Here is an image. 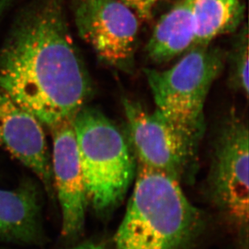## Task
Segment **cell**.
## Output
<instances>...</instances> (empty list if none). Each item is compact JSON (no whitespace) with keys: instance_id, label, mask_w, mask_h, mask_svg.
I'll use <instances>...</instances> for the list:
<instances>
[{"instance_id":"1","label":"cell","mask_w":249,"mask_h":249,"mask_svg":"<svg viewBox=\"0 0 249 249\" xmlns=\"http://www.w3.org/2000/svg\"><path fill=\"white\" fill-rule=\"evenodd\" d=\"M65 5L31 0L0 49V88L50 129L73 120L93 90Z\"/></svg>"},{"instance_id":"2","label":"cell","mask_w":249,"mask_h":249,"mask_svg":"<svg viewBox=\"0 0 249 249\" xmlns=\"http://www.w3.org/2000/svg\"><path fill=\"white\" fill-rule=\"evenodd\" d=\"M202 227L201 213L186 197L180 181L139 166L114 241L116 249H186Z\"/></svg>"},{"instance_id":"3","label":"cell","mask_w":249,"mask_h":249,"mask_svg":"<svg viewBox=\"0 0 249 249\" xmlns=\"http://www.w3.org/2000/svg\"><path fill=\"white\" fill-rule=\"evenodd\" d=\"M225 59L218 48L195 45L171 68L143 70L156 110L181 139L195 168L206 130L205 104L212 84L223 70Z\"/></svg>"},{"instance_id":"4","label":"cell","mask_w":249,"mask_h":249,"mask_svg":"<svg viewBox=\"0 0 249 249\" xmlns=\"http://www.w3.org/2000/svg\"><path fill=\"white\" fill-rule=\"evenodd\" d=\"M88 205L100 214L123 202L134 178L124 137L104 113L84 106L73 120Z\"/></svg>"},{"instance_id":"5","label":"cell","mask_w":249,"mask_h":249,"mask_svg":"<svg viewBox=\"0 0 249 249\" xmlns=\"http://www.w3.org/2000/svg\"><path fill=\"white\" fill-rule=\"evenodd\" d=\"M249 149L247 124L231 113L214 140L207 189L217 209L245 237L249 218Z\"/></svg>"},{"instance_id":"6","label":"cell","mask_w":249,"mask_h":249,"mask_svg":"<svg viewBox=\"0 0 249 249\" xmlns=\"http://www.w3.org/2000/svg\"><path fill=\"white\" fill-rule=\"evenodd\" d=\"M78 35L99 61L125 73H132L139 33V18L121 0H71Z\"/></svg>"},{"instance_id":"7","label":"cell","mask_w":249,"mask_h":249,"mask_svg":"<svg viewBox=\"0 0 249 249\" xmlns=\"http://www.w3.org/2000/svg\"><path fill=\"white\" fill-rule=\"evenodd\" d=\"M122 104L139 166L166 174L181 183L191 181L196 168L165 118L132 99L125 98Z\"/></svg>"},{"instance_id":"8","label":"cell","mask_w":249,"mask_h":249,"mask_svg":"<svg viewBox=\"0 0 249 249\" xmlns=\"http://www.w3.org/2000/svg\"><path fill=\"white\" fill-rule=\"evenodd\" d=\"M50 130L53 178L61 207V235L74 240L84 230L88 201L73 120Z\"/></svg>"},{"instance_id":"9","label":"cell","mask_w":249,"mask_h":249,"mask_svg":"<svg viewBox=\"0 0 249 249\" xmlns=\"http://www.w3.org/2000/svg\"><path fill=\"white\" fill-rule=\"evenodd\" d=\"M0 147L31 169L52 193V160L43 124L1 88Z\"/></svg>"},{"instance_id":"10","label":"cell","mask_w":249,"mask_h":249,"mask_svg":"<svg viewBox=\"0 0 249 249\" xmlns=\"http://www.w3.org/2000/svg\"><path fill=\"white\" fill-rule=\"evenodd\" d=\"M43 238L37 191L30 186L0 189V240L36 244Z\"/></svg>"},{"instance_id":"11","label":"cell","mask_w":249,"mask_h":249,"mask_svg":"<svg viewBox=\"0 0 249 249\" xmlns=\"http://www.w3.org/2000/svg\"><path fill=\"white\" fill-rule=\"evenodd\" d=\"M195 45L193 0H179L156 24L146 46L151 61H170Z\"/></svg>"},{"instance_id":"12","label":"cell","mask_w":249,"mask_h":249,"mask_svg":"<svg viewBox=\"0 0 249 249\" xmlns=\"http://www.w3.org/2000/svg\"><path fill=\"white\" fill-rule=\"evenodd\" d=\"M245 12L242 0H193L195 45H210L219 36L237 30Z\"/></svg>"},{"instance_id":"13","label":"cell","mask_w":249,"mask_h":249,"mask_svg":"<svg viewBox=\"0 0 249 249\" xmlns=\"http://www.w3.org/2000/svg\"><path fill=\"white\" fill-rule=\"evenodd\" d=\"M249 29L245 24L236 36L229 55L231 84L246 98L249 92Z\"/></svg>"},{"instance_id":"14","label":"cell","mask_w":249,"mask_h":249,"mask_svg":"<svg viewBox=\"0 0 249 249\" xmlns=\"http://www.w3.org/2000/svg\"><path fill=\"white\" fill-rule=\"evenodd\" d=\"M139 19L148 21L153 17V8L159 0H121Z\"/></svg>"},{"instance_id":"15","label":"cell","mask_w":249,"mask_h":249,"mask_svg":"<svg viewBox=\"0 0 249 249\" xmlns=\"http://www.w3.org/2000/svg\"><path fill=\"white\" fill-rule=\"evenodd\" d=\"M67 249H109L104 245L96 243L87 242L83 243L82 245H77L73 248H70Z\"/></svg>"},{"instance_id":"16","label":"cell","mask_w":249,"mask_h":249,"mask_svg":"<svg viewBox=\"0 0 249 249\" xmlns=\"http://www.w3.org/2000/svg\"><path fill=\"white\" fill-rule=\"evenodd\" d=\"M15 0H0V18L2 17L4 12L9 8L10 6L13 3Z\"/></svg>"}]
</instances>
